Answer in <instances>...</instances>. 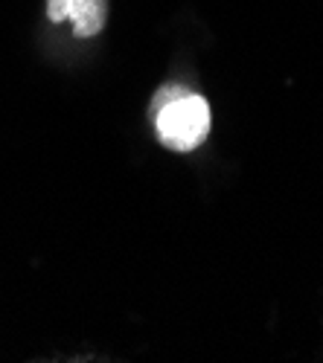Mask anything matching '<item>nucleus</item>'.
<instances>
[{"label": "nucleus", "mask_w": 323, "mask_h": 363, "mask_svg": "<svg viewBox=\"0 0 323 363\" xmlns=\"http://www.w3.org/2000/svg\"><path fill=\"white\" fill-rule=\"evenodd\" d=\"M152 116L158 140L172 151H192L210 134V105L184 87H160Z\"/></svg>", "instance_id": "nucleus-1"}, {"label": "nucleus", "mask_w": 323, "mask_h": 363, "mask_svg": "<svg viewBox=\"0 0 323 363\" xmlns=\"http://www.w3.org/2000/svg\"><path fill=\"white\" fill-rule=\"evenodd\" d=\"M47 18L53 23L70 21L73 35L91 38L108 21V0H47Z\"/></svg>", "instance_id": "nucleus-2"}]
</instances>
